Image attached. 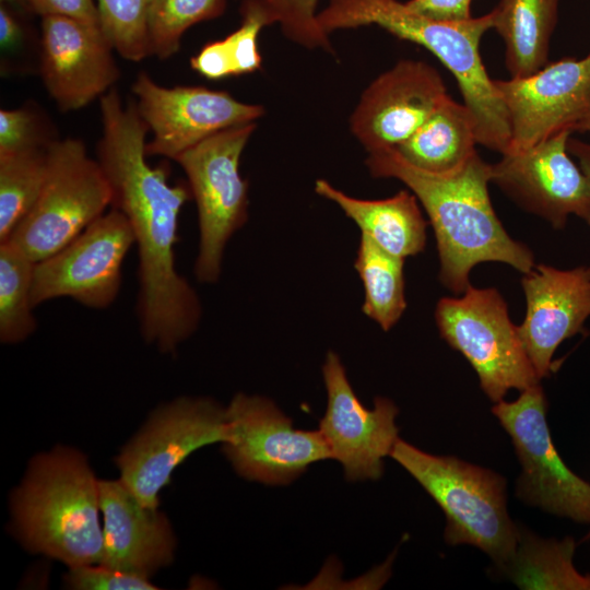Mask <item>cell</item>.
I'll return each mask as SVG.
<instances>
[{"mask_svg":"<svg viewBox=\"0 0 590 590\" xmlns=\"http://www.w3.org/2000/svg\"><path fill=\"white\" fill-rule=\"evenodd\" d=\"M102 137L96 160L111 187V206L125 214L139 255L137 314L143 340L174 352L199 327L198 293L176 268L175 246L181 209L192 199L188 184L172 185L164 165L146 161L149 128L135 104L117 91L99 99Z\"/></svg>","mask_w":590,"mask_h":590,"instance_id":"cell-1","label":"cell"},{"mask_svg":"<svg viewBox=\"0 0 590 590\" xmlns=\"http://www.w3.org/2000/svg\"><path fill=\"white\" fill-rule=\"evenodd\" d=\"M365 165L373 177L397 179L415 194L434 229L439 280L449 291L462 294L481 262H503L522 274L534 268L531 250L509 236L494 211L491 164L477 153L445 174L414 167L391 148L368 152Z\"/></svg>","mask_w":590,"mask_h":590,"instance_id":"cell-2","label":"cell"},{"mask_svg":"<svg viewBox=\"0 0 590 590\" xmlns=\"http://www.w3.org/2000/svg\"><path fill=\"white\" fill-rule=\"evenodd\" d=\"M317 20L328 35L376 25L429 50L455 76L463 104L475 119L477 143L502 155L508 151L510 128L506 108L480 52L482 36L493 28L492 12L464 22L444 23L398 0H328Z\"/></svg>","mask_w":590,"mask_h":590,"instance_id":"cell-3","label":"cell"},{"mask_svg":"<svg viewBox=\"0 0 590 590\" xmlns=\"http://www.w3.org/2000/svg\"><path fill=\"white\" fill-rule=\"evenodd\" d=\"M99 515L98 480L72 448L37 456L12 497L13 526L23 545L69 568L99 564Z\"/></svg>","mask_w":590,"mask_h":590,"instance_id":"cell-4","label":"cell"},{"mask_svg":"<svg viewBox=\"0 0 590 590\" xmlns=\"http://www.w3.org/2000/svg\"><path fill=\"white\" fill-rule=\"evenodd\" d=\"M390 457L442 509L447 543L474 545L502 568L509 563L519 531L507 511L506 481L502 475L455 457L424 452L400 438Z\"/></svg>","mask_w":590,"mask_h":590,"instance_id":"cell-5","label":"cell"},{"mask_svg":"<svg viewBox=\"0 0 590 590\" xmlns=\"http://www.w3.org/2000/svg\"><path fill=\"white\" fill-rule=\"evenodd\" d=\"M111 199L109 181L85 144L79 139H59L47 151V172L38 199L7 240L34 262L42 261L103 215Z\"/></svg>","mask_w":590,"mask_h":590,"instance_id":"cell-6","label":"cell"},{"mask_svg":"<svg viewBox=\"0 0 590 590\" xmlns=\"http://www.w3.org/2000/svg\"><path fill=\"white\" fill-rule=\"evenodd\" d=\"M256 127L252 122L223 130L175 160L197 204L199 245L193 272L202 283L220 279L226 245L248 219V182L239 163Z\"/></svg>","mask_w":590,"mask_h":590,"instance_id":"cell-7","label":"cell"},{"mask_svg":"<svg viewBox=\"0 0 590 590\" xmlns=\"http://www.w3.org/2000/svg\"><path fill=\"white\" fill-rule=\"evenodd\" d=\"M435 320L441 338L469 361L493 402L510 389L522 391L540 382L496 288L470 284L462 296L439 299Z\"/></svg>","mask_w":590,"mask_h":590,"instance_id":"cell-8","label":"cell"},{"mask_svg":"<svg viewBox=\"0 0 590 590\" xmlns=\"http://www.w3.org/2000/svg\"><path fill=\"white\" fill-rule=\"evenodd\" d=\"M226 410L209 398H178L156 410L122 449L120 481L145 507L157 509L158 493L174 470L196 450L227 439Z\"/></svg>","mask_w":590,"mask_h":590,"instance_id":"cell-9","label":"cell"},{"mask_svg":"<svg viewBox=\"0 0 590 590\" xmlns=\"http://www.w3.org/2000/svg\"><path fill=\"white\" fill-rule=\"evenodd\" d=\"M223 451L248 481L285 485L312 463L331 459L320 430H303L270 399L239 392L225 408Z\"/></svg>","mask_w":590,"mask_h":590,"instance_id":"cell-10","label":"cell"},{"mask_svg":"<svg viewBox=\"0 0 590 590\" xmlns=\"http://www.w3.org/2000/svg\"><path fill=\"white\" fill-rule=\"evenodd\" d=\"M492 412L509 434L521 464L517 496L529 505L581 523H590V483L574 473L556 451L546 422L540 382Z\"/></svg>","mask_w":590,"mask_h":590,"instance_id":"cell-11","label":"cell"},{"mask_svg":"<svg viewBox=\"0 0 590 590\" xmlns=\"http://www.w3.org/2000/svg\"><path fill=\"white\" fill-rule=\"evenodd\" d=\"M133 244L129 221L111 208L56 253L35 263L34 307L61 297L93 309L109 307L119 294L122 263Z\"/></svg>","mask_w":590,"mask_h":590,"instance_id":"cell-12","label":"cell"},{"mask_svg":"<svg viewBox=\"0 0 590 590\" xmlns=\"http://www.w3.org/2000/svg\"><path fill=\"white\" fill-rule=\"evenodd\" d=\"M137 109L152 133L148 156L175 161L181 153L232 127L256 122L264 115L261 105L248 104L226 91L202 86L166 87L146 72L132 83Z\"/></svg>","mask_w":590,"mask_h":590,"instance_id":"cell-13","label":"cell"},{"mask_svg":"<svg viewBox=\"0 0 590 590\" xmlns=\"http://www.w3.org/2000/svg\"><path fill=\"white\" fill-rule=\"evenodd\" d=\"M506 108L508 152L532 148L562 130L576 131L590 114V54L566 57L539 71L509 80H495Z\"/></svg>","mask_w":590,"mask_h":590,"instance_id":"cell-14","label":"cell"},{"mask_svg":"<svg viewBox=\"0 0 590 590\" xmlns=\"http://www.w3.org/2000/svg\"><path fill=\"white\" fill-rule=\"evenodd\" d=\"M327 408L320 420L331 459L339 461L350 482L378 480L384 459L398 437L397 405L377 397L374 409L365 408L355 394L340 356L329 351L322 365Z\"/></svg>","mask_w":590,"mask_h":590,"instance_id":"cell-15","label":"cell"},{"mask_svg":"<svg viewBox=\"0 0 590 590\" xmlns=\"http://www.w3.org/2000/svg\"><path fill=\"white\" fill-rule=\"evenodd\" d=\"M570 134V130H562L491 164V181L555 228L564 227L571 214L590 221V179L569 156Z\"/></svg>","mask_w":590,"mask_h":590,"instance_id":"cell-16","label":"cell"},{"mask_svg":"<svg viewBox=\"0 0 590 590\" xmlns=\"http://www.w3.org/2000/svg\"><path fill=\"white\" fill-rule=\"evenodd\" d=\"M448 96L435 68L423 61L403 59L364 90L350 117V129L367 152L394 149Z\"/></svg>","mask_w":590,"mask_h":590,"instance_id":"cell-17","label":"cell"},{"mask_svg":"<svg viewBox=\"0 0 590 590\" xmlns=\"http://www.w3.org/2000/svg\"><path fill=\"white\" fill-rule=\"evenodd\" d=\"M38 70L61 111L79 110L101 98L120 76L114 48L99 27L66 16H44Z\"/></svg>","mask_w":590,"mask_h":590,"instance_id":"cell-18","label":"cell"},{"mask_svg":"<svg viewBox=\"0 0 590 590\" xmlns=\"http://www.w3.org/2000/svg\"><path fill=\"white\" fill-rule=\"evenodd\" d=\"M521 285L527 311L518 333L541 380L550 375L559 344L581 332L590 316V267L538 264L523 273Z\"/></svg>","mask_w":590,"mask_h":590,"instance_id":"cell-19","label":"cell"},{"mask_svg":"<svg viewBox=\"0 0 590 590\" xmlns=\"http://www.w3.org/2000/svg\"><path fill=\"white\" fill-rule=\"evenodd\" d=\"M103 517L99 564L150 578L174 558L175 536L168 519L143 506L120 480L98 481Z\"/></svg>","mask_w":590,"mask_h":590,"instance_id":"cell-20","label":"cell"},{"mask_svg":"<svg viewBox=\"0 0 590 590\" xmlns=\"http://www.w3.org/2000/svg\"><path fill=\"white\" fill-rule=\"evenodd\" d=\"M318 196L337 204L343 213L380 248L405 259L422 252L426 245L427 221L415 194L401 190L380 200L352 197L324 179H317Z\"/></svg>","mask_w":590,"mask_h":590,"instance_id":"cell-21","label":"cell"},{"mask_svg":"<svg viewBox=\"0 0 590 590\" xmlns=\"http://www.w3.org/2000/svg\"><path fill=\"white\" fill-rule=\"evenodd\" d=\"M476 123L470 109L448 96L430 117L394 150L420 169L445 174L475 153Z\"/></svg>","mask_w":590,"mask_h":590,"instance_id":"cell-22","label":"cell"},{"mask_svg":"<svg viewBox=\"0 0 590 590\" xmlns=\"http://www.w3.org/2000/svg\"><path fill=\"white\" fill-rule=\"evenodd\" d=\"M559 0H499L491 11L493 28L505 44L511 76L530 75L548 63Z\"/></svg>","mask_w":590,"mask_h":590,"instance_id":"cell-23","label":"cell"},{"mask_svg":"<svg viewBox=\"0 0 590 590\" xmlns=\"http://www.w3.org/2000/svg\"><path fill=\"white\" fill-rule=\"evenodd\" d=\"M576 542L540 540L519 532L517 550L503 568L521 589L590 590V574L574 566Z\"/></svg>","mask_w":590,"mask_h":590,"instance_id":"cell-24","label":"cell"},{"mask_svg":"<svg viewBox=\"0 0 590 590\" xmlns=\"http://www.w3.org/2000/svg\"><path fill=\"white\" fill-rule=\"evenodd\" d=\"M403 264V258L361 234L354 268L364 287L362 310L385 331L400 320L406 308Z\"/></svg>","mask_w":590,"mask_h":590,"instance_id":"cell-25","label":"cell"},{"mask_svg":"<svg viewBox=\"0 0 590 590\" xmlns=\"http://www.w3.org/2000/svg\"><path fill=\"white\" fill-rule=\"evenodd\" d=\"M241 23L237 30L220 40L205 44L190 59V67L209 80L248 74L261 67L258 38L262 28L270 25L259 4L243 0Z\"/></svg>","mask_w":590,"mask_h":590,"instance_id":"cell-26","label":"cell"},{"mask_svg":"<svg viewBox=\"0 0 590 590\" xmlns=\"http://www.w3.org/2000/svg\"><path fill=\"white\" fill-rule=\"evenodd\" d=\"M35 263L13 241L0 243V341L4 344L23 342L37 328L32 302Z\"/></svg>","mask_w":590,"mask_h":590,"instance_id":"cell-27","label":"cell"},{"mask_svg":"<svg viewBox=\"0 0 590 590\" xmlns=\"http://www.w3.org/2000/svg\"><path fill=\"white\" fill-rule=\"evenodd\" d=\"M47 151L0 155V243L10 238L38 199L47 172Z\"/></svg>","mask_w":590,"mask_h":590,"instance_id":"cell-28","label":"cell"},{"mask_svg":"<svg viewBox=\"0 0 590 590\" xmlns=\"http://www.w3.org/2000/svg\"><path fill=\"white\" fill-rule=\"evenodd\" d=\"M226 3L227 0H154L149 16L151 56L161 60L173 57L185 32L221 16Z\"/></svg>","mask_w":590,"mask_h":590,"instance_id":"cell-29","label":"cell"},{"mask_svg":"<svg viewBox=\"0 0 590 590\" xmlns=\"http://www.w3.org/2000/svg\"><path fill=\"white\" fill-rule=\"evenodd\" d=\"M154 0H96L101 30L121 58L151 56L149 16Z\"/></svg>","mask_w":590,"mask_h":590,"instance_id":"cell-30","label":"cell"},{"mask_svg":"<svg viewBox=\"0 0 590 590\" xmlns=\"http://www.w3.org/2000/svg\"><path fill=\"white\" fill-rule=\"evenodd\" d=\"M267 14L270 25L279 24L284 36L307 49L333 52L330 35L319 26L318 0H252Z\"/></svg>","mask_w":590,"mask_h":590,"instance_id":"cell-31","label":"cell"},{"mask_svg":"<svg viewBox=\"0 0 590 590\" xmlns=\"http://www.w3.org/2000/svg\"><path fill=\"white\" fill-rule=\"evenodd\" d=\"M59 140L49 117L33 104L0 110V155L48 150Z\"/></svg>","mask_w":590,"mask_h":590,"instance_id":"cell-32","label":"cell"},{"mask_svg":"<svg viewBox=\"0 0 590 590\" xmlns=\"http://www.w3.org/2000/svg\"><path fill=\"white\" fill-rule=\"evenodd\" d=\"M66 583L75 590H152L149 578L119 571L101 564L69 568Z\"/></svg>","mask_w":590,"mask_h":590,"instance_id":"cell-33","label":"cell"},{"mask_svg":"<svg viewBox=\"0 0 590 590\" xmlns=\"http://www.w3.org/2000/svg\"><path fill=\"white\" fill-rule=\"evenodd\" d=\"M30 13L44 16H66L99 27L96 0H25Z\"/></svg>","mask_w":590,"mask_h":590,"instance_id":"cell-34","label":"cell"},{"mask_svg":"<svg viewBox=\"0 0 590 590\" xmlns=\"http://www.w3.org/2000/svg\"><path fill=\"white\" fill-rule=\"evenodd\" d=\"M20 10L0 3V48L2 57H15L26 48L28 30L19 13Z\"/></svg>","mask_w":590,"mask_h":590,"instance_id":"cell-35","label":"cell"},{"mask_svg":"<svg viewBox=\"0 0 590 590\" xmlns=\"http://www.w3.org/2000/svg\"><path fill=\"white\" fill-rule=\"evenodd\" d=\"M472 0H409L413 11L437 22L459 23L470 20Z\"/></svg>","mask_w":590,"mask_h":590,"instance_id":"cell-36","label":"cell"},{"mask_svg":"<svg viewBox=\"0 0 590 590\" xmlns=\"http://www.w3.org/2000/svg\"><path fill=\"white\" fill-rule=\"evenodd\" d=\"M567 149L569 154L577 158L578 165L590 179V144L569 137ZM588 224L590 225V221Z\"/></svg>","mask_w":590,"mask_h":590,"instance_id":"cell-37","label":"cell"},{"mask_svg":"<svg viewBox=\"0 0 590 590\" xmlns=\"http://www.w3.org/2000/svg\"><path fill=\"white\" fill-rule=\"evenodd\" d=\"M0 3L11 5L22 12H28V8L25 0H0Z\"/></svg>","mask_w":590,"mask_h":590,"instance_id":"cell-38","label":"cell"},{"mask_svg":"<svg viewBox=\"0 0 590 590\" xmlns=\"http://www.w3.org/2000/svg\"><path fill=\"white\" fill-rule=\"evenodd\" d=\"M576 131L590 132V114L578 125Z\"/></svg>","mask_w":590,"mask_h":590,"instance_id":"cell-39","label":"cell"}]
</instances>
